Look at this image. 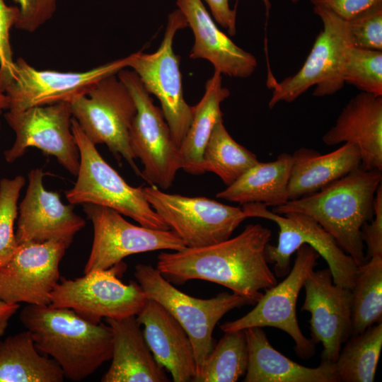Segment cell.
I'll return each mask as SVG.
<instances>
[{"mask_svg": "<svg viewBox=\"0 0 382 382\" xmlns=\"http://www.w3.org/2000/svg\"><path fill=\"white\" fill-rule=\"evenodd\" d=\"M45 175L40 168L28 175L26 192L18 208L17 242L59 241L69 247L86 221L74 212V204H64L57 192L45 188Z\"/></svg>", "mask_w": 382, "mask_h": 382, "instance_id": "19", "label": "cell"}, {"mask_svg": "<svg viewBox=\"0 0 382 382\" xmlns=\"http://www.w3.org/2000/svg\"><path fill=\"white\" fill-rule=\"evenodd\" d=\"M83 206L93 228L92 247L84 273L108 269L131 255L158 250L177 251L186 248L170 229L135 226L111 208L93 204Z\"/></svg>", "mask_w": 382, "mask_h": 382, "instance_id": "15", "label": "cell"}, {"mask_svg": "<svg viewBox=\"0 0 382 382\" xmlns=\"http://www.w3.org/2000/svg\"><path fill=\"white\" fill-rule=\"evenodd\" d=\"M210 8L214 20L230 35L236 33V10L231 9L229 6L230 0H204Z\"/></svg>", "mask_w": 382, "mask_h": 382, "instance_id": "40", "label": "cell"}, {"mask_svg": "<svg viewBox=\"0 0 382 382\" xmlns=\"http://www.w3.org/2000/svg\"><path fill=\"white\" fill-rule=\"evenodd\" d=\"M64 378L58 364L37 349L27 330L0 341V382H62Z\"/></svg>", "mask_w": 382, "mask_h": 382, "instance_id": "28", "label": "cell"}, {"mask_svg": "<svg viewBox=\"0 0 382 382\" xmlns=\"http://www.w3.org/2000/svg\"><path fill=\"white\" fill-rule=\"evenodd\" d=\"M0 130H1V122H0Z\"/></svg>", "mask_w": 382, "mask_h": 382, "instance_id": "44", "label": "cell"}, {"mask_svg": "<svg viewBox=\"0 0 382 382\" xmlns=\"http://www.w3.org/2000/svg\"><path fill=\"white\" fill-rule=\"evenodd\" d=\"M303 287L301 310L311 314V340L323 345L321 361L334 364L352 335L351 290L335 284L329 268L311 271Z\"/></svg>", "mask_w": 382, "mask_h": 382, "instance_id": "18", "label": "cell"}, {"mask_svg": "<svg viewBox=\"0 0 382 382\" xmlns=\"http://www.w3.org/2000/svg\"><path fill=\"white\" fill-rule=\"evenodd\" d=\"M257 162L253 153L232 138L223 120H219L204 151L205 173H215L228 186Z\"/></svg>", "mask_w": 382, "mask_h": 382, "instance_id": "31", "label": "cell"}, {"mask_svg": "<svg viewBox=\"0 0 382 382\" xmlns=\"http://www.w3.org/2000/svg\"><path fill=\"white\" fill-rule=\"evenodd\" d=\"M314 7L328 9L340 18L349 21L368 9L382 3V0H310Z\"/></svg>", "mask_w": 382, "mask_h": 382, "instance_id": "39", "label": "cell"}, {"mask_svg": "<svg viewBox=\"0 0 382 382\" xmlns=\"http://www.w3.org/2000/svg\"><path fill=\"white\" fill-rule=\"evenodd\" d=\"M244 330L248 349L244 382H338L333 364L302 366L275 349L262 328Z\"/></svg>", "mask_w": 382, "mask_h": 382, "instance_id": "24", "label": "cell"}, {"mask_svg": "<svg viewBox=\"0 0 382 382\" xmlns=\"http://www.w3.org/2000/svg\"><path fill=\"white\" fill-rule=\"evenodd\" d=\"M71 129L80 154L74 187L64 194L71 204H93L111 208L141 226L159 230L169 227L146 200L143 187H132L101 156L74 118Z\"/></svg>", "mask_w": 382, "mask_h": 382, "instance_id": "4", "label": "cell"}, {"mask_svg": "<svg viewBox=\"0 0 382 382\" xmlns=\"http://www.w3.org/2000/svg\"><path fill=\"white\" fill-rule=\"evenodd\" d=\"M242 208L248 218L265 219L274 222L279 228L277 245L268 243L265 250L267 261L274 265L276 277H284L288 274L291 255L306 244L326 261L335 284L352 289L358 265L314 219L297 212L279 214L270 211L262 203L244 204Z\"/></svg>", "mask_w": 382, "mask_h": 382, "instance_id": "7", "label": "cell"}, {"mask_svg": "<svg viewBox=\"0 0 382 382\" xmlns=\"http://www.w3.org/2000/svg\"><path fill=\"white\" fill-rule=\"evenodd\" d=\"M264 4H265V6L267 8V10L268 11L271 6V4L270 3V1L269 0H262ZM293 3H296L298 2L299 0H291Z\"/></svg>", "mask_w": 382, "mask_h": 382, "instance_id": "43", "label": "cell"}, {"mask_svg": "<svg viewBox=\"0 0 382 382\" xmlns=\"http://www.w3.org/2000/svg\"><path fill=\"white\" fill-rule=\"evenodd\" d=\"M195 36L190 53L193 59L209 61L214 71L234 78H248L255 71V57L236 45L215 24L202 0H177Z\"/></svg>", "mask_w": 382, "mask_h": 382, "instance_id": "20", "label": "cell"}, {"mask_svg": "<svg viewBox=\"0 0 382 382\" xmlns=\"http://www.w3.org/2000/svg\"><path fill=\"white\" fill-rule=\"evenodd\" d=\"M17 6H8L0 0V90L13 79L15 61L10 41V30L18 21Z\"/></svg>", "mask_w": 382, "mask_h": 382, "instance_id": "36", "label": "cell"}, {"mask_svg": "<svg viewBox=\"0 0 382 382\" xmlns=\"http://www.w3.org/2000/svg\"><path fill=\"white\" fill-rule=\"evenodd\" d=\"M126 267L121 261L74 279L60 278L51 293L50 305L71 308L96 323L103 318L137 316L149 299L138 282L126 284L119 279Z\"/></svg>", "mask_w": 382, "mask_h": 382, "instance_id": "9", "label": "cell"}, {"mask_svg": "<svg viewBox=\"0 0 382 382\" xmlns=\"http://www.w3.org/2000/svg\"><path fill=\"white\" fill-rule=\"evenodd\" d=\"M221 75L214 71L207 81L203 97L192 106V121L179 146L182 169L192 175L205 173L204 151L215 125L222 119L221 103L230 95L222 86Z\"/></svg>", "mask_w": 382, "mask_h": 382, "instance_id": "27", "label": "cell"}, {"mask_svg": "<svg viewBox=\"0 0 382 382\" xmlns=\"http://www.w3.org/2000/svg\"><path fill=\"white\" fill-rule=\"evenodd\" d=\"M313 11L320 18L323 29L301 69L280 82L272 81L270 109L281 102L294 101L312 86L313 96L323 97L335 93L345 85L342 63L347 49L352 46L347 21L325 8L314 7Z\"/></svg>", "mask_w": 382, "mask_h": 382, "instance_id": "10", "label": "cell"}, {"mask_svg": "<svg viewBox=\"0 0 382 382\" xmlns=\"http://www.w3.org/2000/svg\"><path fill=\"white\" fill-rule=\"evenodd\" d=\"M322 141L328 146L353 144L359 150L362 168L382 170V96L365 92L356 95Z\"/></svg>", "mask_w": 382, "mask_h": 382, "instance_id": "21", "label": "cell"}, {"mask_svg": "<svg viewBox=\"0 0 382 382\" xmlns=\"http://www.w3.org/2000/svg\"><path fill=\"white\" fill-rule=\"evenodd\" d=\"M333 364L338 382H373L382 347V323L352 335Z\"/></svg>", "mask_w": 382, "mask_h": 382, "instance_id": "29", "label": "cell"}, {"mask_svg": "<svg viewBox=\"0 0 382 382\" xmlns=\"http://www.w3.org/2000/svg\"><path fill=\"white\" fill-rule=\"evenodd\" d=\"M25 183L22 175L0 180V267L6 265L18 248L14 231L18 202Z\"/></svg>", "mask_w": 382, "mask_h": 382, "instance_id": "34", "label": "cell"}, {"mask_svg": "<svg viewBox=\"0 0 382 382\" xmlns=\"http://www.w3.org/2000/svg\"><path fill=\"white\" fill-rule=\"evenodd\" d=\"M134 276L146 297L162 305L186 331L194 349L197 374L214 347L212 334L218 322L231 310L251 304L234 293L223 292L206 299L192 297L149 265H137Z\"/></svg>", "mask_w": 382, "mask_h": 382, "instance_id": "6", "label": "cell"}, {"mask_svg": "<svg viewBox=\"0 0 382 382\" xmlns=\"http://www.w3.org/2000/svg\"><path fill=\"white\" fill-rule=\"evenodd\" d=\"M129 57L77 72L37 69L22 57L15 60L13 79L4 87L10 110H23L86 95L101 79L128 67Z\"/></svg>", "mask_w": 382, "mask_h": 382, "instance_id": "16", "label": "cell"}, {"mask_svg": "<svg viewBox=\"0 0 382 382\" xmlns=\"http://www.w3.org/2000/svg\"><path fill=\"white\" fill-rule=\"evenodd\" d=\"M351 293L352 335H356L381 323L382 255L358 266Z\"/></svg>", "mask_w": 382, "mask_h": 382, "instance_id": "30", "label": "cell"}, {"mask_svg": "<svg viewBox=\"0 0 382 382\" xmlns=\"http://www.w3.org/2000/svg\"><path fill=\"white\" fill-rule=\"evenodd\" d=\"M134 98L137 113L130 132L132 153L143 165L141 178L150 185L166 190L173 185L182 169L179 147L174 141L162 110L145 89L133 70L126 68L117 73Z\"/></svg>", "mask_w": 382, "mask_h": 382, "instance_id": "8", "label": "cell"}, {"mask_svg": "<svg viewBox=\"0 0 382 382\" xmlns=\"http://www.w3.org/2000/svg\"><path fill=\"white\" fill-rule=\"evenodd\" d=\"M19 308L18 303H8L0 299V337L4 335L11 318Z\"/></svg>", "mask_w": 382, "mask_h": 382, "instance_id": "41", "label": "cell"}, {"mask_svg": "<svg viewBox=\"0 0 382 382\" xmlns=\"http://www.w3.org/2000/svg\"><path fill=\"white\" fill-rule=\"evenodd\" d=\"M224 333L207 357L194 382H236L245 374L248 349L245 330Z\"/></svg>", "mask_w": 382, "mask_h": 382, "instance_id": "32", "label": "cell"}, {"mask_svg": "<svg viewBox=\"0 0 382 382\" xmlns=\"http://www.w3.org/2000/svg\"><path fill=\"white\" fill-rule=\"evenodd\" d=\"M292 156L282 153L270 162L258 161L216 197L240 204L278 207L289 201L288 184Z\"/></svg>", "mask_w": 382, "mask_h": 382, "instance_id": "26", "label": "cell"}, {"mask_svg": "<svg viewBox=\"0 0 382 382\" xmlns=\"http://www.w3.org/2000/svg\"><path fill=\"white\" fill-rule=\"evenodd\" d=\"M271 231L260 224L247 225L238 236L200 248H185L158 256L156 268L170 282L192 279L214 282L255 304L277 284L265 250Z\"/></svg>", "mask_w": 382, "mask_h": 382, "instance_id": "1", "label": "cell"}, {"mask_svg": "<svg viewBox=\"0 0 382 382\" xmlns=\"http://www.w3.org/2000/svg\"><path fill=\"white\" fill-rule=\"evenodd\" d=\"M186 26L182 12L179 9L174 11L168 16L163 39L156 52H139L128 56V66L138 75L146 91L158 99L178 147L190 125L192 106L186 103L183 96L179 58L173 51V44L176 32Z\"/></svg>", "mask_w": 382, "mask_h": 382, "instance_id": "12", "label": "cell"}, {"mask_svg": "<svg viewBox=\"0 0 382 382\" xmlns=\"http://www.w3.org/2000/svg\"><path fill=\"white\" fill-rule=\"evenodd\" d=\"M8 109V100L6 95L0 90V114L4 110Z\"/></svg>", "mask_w": 382, "mask_h": 382, "instance_id": "42", "label": "cell"}, {"mask_svg": "<svg viewBox=\"0 0 382 382\" xmlns=\"http://www.w3.org/2000/svg\"><path fill=\"white\" fill-rule=\"evenodd\" d=\"M152 209L187 248H200L222 242L248 218L243 208L205 197L170 194L154 185L143 187Z\"/></svg>", "mask_w": 382, "mask_h": 382, "instance_id": "11", "label": "cell"}, {"mask_svg": "<svg viewBox=\"0 0 382 382\" xmlns=\"http://www.w3.org/2000/svg\"><path fill=\"white\" fill-rule=\"evenodd\" d=\"M353 47L382 51V3L347 21Z\"/></svg>", "mask_w": 382, "mask_h": 382, "instance_id": "35", "label": "cell"}, {"mask_svg": "<svg viewBox=\"0 0 382 382\" xmlns=\"http://www.w3.org/2000/svg\"><path fill=\"white\" fill-rule=\"evenodd\" d=\"M4 118L16 134L13 145L4 153L7 163L22 157L30 147L54 156L74 176L80 166V154L71 129L69 103L34 106L23 110H10Z\"/></svg>", "mask_w": 382, "mask_h": 382, "instance_id": "14", "label": "cell"}, {"mask_svg": "<svg viewBox=\"0 0 382 382\" xmlns=\"http://www.w3.org/2000/svg\"><path fill=\"white\" fill-rule=\"evenodd\" d=\"M105 322L112 332V354L102 382L169 381L149 349L136 316L105 318Z\"/></svg>", "mask_w": 382, "mask_h": 382, "instance_id": "23", "label": "cell"}, {"mask_svg": "<svg viewBox=\"0 0 382 382\" xmlns=\"http://www.w3.org/2000/svg\"><path fill=\"white\" fill-rule=\"evenodd\" d=\"M19 317L37 349L50 356L71 381L85 379L112 358V332L108 324L51 305L27 304Z\"/></svg>", "mask_w": 382, "mask_h": 382, "instance_id": "2", "label": "cell"}, {"mask_svg": "<svg viewBox=\"0 0 382 382\" xmlns=\"http://www.w3.org/2000/svg\"><path fill=\"white\" fill-rule=\"evenodd\" d=\"M382 170L361 166L319 191L274 207L279 214L297 212L318 222L358 266L366 260L361 228L374 215V202Z\"/></svg>", "mask_w": 382, "mask_h": 382, "instance_id": "3", "label": "cell"}, {"mask_svg": "<svg viewBox=\"0 0 382 382\" xmlns=\"http://www.w3.org/2000/svg\"><path fill=\"white\" fill-rule=\"evenodd\" d=\"M117 74L101 79L86 95L73 98L69 103L70 110L73 118L93 144H105L119 162L124 158L136 174L141 176L129 142L137 106Z\"/></svg>", "mask_w": 382, "mask_h": 382, "instance_id": "5", "label": "cell"}, {"mask_svg": "<svg viewBox=\"0 0 382 382\" xmlns=\"http://www.w3.org/2000/svg\"><path fill=\"white\" fill-rule=\"evenodd\" d=\"M19 16L15 25L18 30L34 33L50 21L57 10V0H13Z\"/></svg>", "mask_w": 382, "mask_h": 382, "instance_id": "37", "label": "cell"}, {"mask_svg": "<svg viewBox=\"0 0 382 382\" xmlns=\"http://www.w3.org/2000/svg\"><path fill=\"white\" fill-rule=\"evenodd\" d=\"M369 224L361 228V238L367 246L368 257L382 255V186L376 190L374 202V215Z\"/></svg>", "mask_w": 382, "mask_h": 382, "instance_id": "38", "label": "cell"}, {"mask_svg": "<svg viewBox=\"0 0 382 382\" xmlns=\"http://www.w3.org/2000/svg\"><path fill=\"white\" fill-rule=\"evenodd\" d=\"M311 246L302 245L296 250L294 265L285 279L267 289L255 307L241 318L223 323L224 332L245 330L253 327H273L287 333L294 342V349L303 359L311 358L315 344L301 330L296 316V302L304 282L314 270L319 257Z\"/></svg>", "mask_w": 382, "mask_h": 382, "instance_id": "13", "label": "cell"}, {"mask_svg": "<svg viewBox=\"0 0 382 382\" xmlns=\"http://www.w3.org/2000/svg\"><path fill=\"white\" fill-rule=\"evenodd\" d=\"M342 76L345 83L361 92L382 96V51L350 46L343 60Z\"/></svg>", "mask_w": 382, "mask_h": 382, "instance_id": "33", "label": "cell"}, {"mask_svg": "<svg viewBox=\"0 0 382 382\" xmlns=\"http://www.w3.org/2000/svg\"><path fill=\"white\" fill-rule=\"evenodd\" d=\"M291 156L289 200L312 195L361 166L359 150L350 143L323 155L314 149L300 148Z\"/></svg>", "mask_w": 382, "mask_h": 382, "instance_id": "25", "label": "cell"}, {"mask_svg": "<svg viewBox=\"0 0 382 382\" xmlns=\"http://www.w3.org/2000/svg\"><path fill=\"white\" fill-rule=\"evenodd\" d=\"M69 247L63 242L19 244L0 267V299L8 303L50 305L60 280L59 263Z\"/></svg>", "mask_w": 382, "mask_h": 382, "instance_id": "17", "label": "cell"}, {"mask_svg": "<svg viewBox=\"0 0 382 382\" xmlns=\"http://www.w3.org/2000/svg\"><path fill=\"white\" fill-rule=\"evenodd\" d=\"M137 319L155 359L175 382L194 381L197 364L192 344L184 328L162 305L149 299Z\"/></svg>", "mask_w": 382, "mask_h": 382, "instance_id": "22", "label": "cell"}]
</instances>
